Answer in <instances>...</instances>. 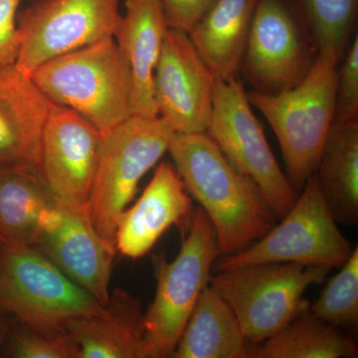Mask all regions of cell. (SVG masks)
I'll list each match as a JSON object with an SVG mask.
<instances>
[{
  "instance_id": "cell-1",
  "label": "cell",
  "mask_w": 358,
  "mask_h": 358,
  "mask_svg": "<svg viewBox=\"0 0 358 358\" xmlns=\"http://www.w3.org/2000/svg\"><path fill=\"white\" fill-rule=\"evenodd\" d=\"M167 152L190 196L208 216L220 256L243 252L277 224L255 181L231 166L206 133H174Z\"/></svg>"
},
{
  "instance_id": "cell-2",
  "label": "cell",
  "mask_w": 358,
  "mask_h": 358,
  "mask_svg": "<svg viewBox=\"0 0 358 358\" xmlns=\"http://www.w3.org/2000/svg\"><path fill=\"white\" fill-rule=\"evenodd\" d=\"M52 103L83 115L101 134L131 115V75L113 36L47 61L30 75Z\"/></svg>"
},
{
  "instance_id": "cell-3",
  "label": "cell",
  "mask_w": 358,
  "mask_h": 358,
  "mask_svg": "<svg viewBox=\"0 0 358 358\" xmlns=\"http://www.w3.org/2000/svg\"><path fill=\"white\" fill-rule=\"evenodd\" d=\"M341 58L320 50L307 78L275 95L247 92L250 103L262 113L277 136L286 176L296 192L315 173L334 122L336 69Z\"/></svg>"
},
{
  "instance_id": "cell-4",
  "label": "cell",
  "mask_w": 358,
  "mask_h": 358,
  "mask_svg": "<svg viewBox=\"0 0 358 358\" xmlns=\"http://www.w3.org/2000/svg\"><path fill=\"white\" fill-rule=\"evenodd\" d=\"M173 134L159 117L134 115L101 134L87 209L96 232L110 246L115 248L117 224L141 179L169 150Z\"/></svg>"
},
{
  "instance_id": "cell-5",
  "label": "cell",
  "mask_w": 358,
  "mask_h": 358,
  "mask_svg": "<svg viewBox=\"0 0 358 358\" xmlns=\"http://www.w3.org/2000/svg\"><path fill=\"white\" fill-rule=\"evenodd\" d=\"M0 308L44 334L64 333L72 320L106 312L38 249L6 245H0Z\"/></svg>"
},
{
  "instance_id": "cell-6",
  "label": "cell",
  "mask_w": 358,
  "mask_h": 358,
  "mask_svg": "<svg viewBox=\"0 0 358 358\" xmlns=\"http://www.w3.org/2000/svg\"><path fill=\"white\" fill-rule=\"evenodd\" d=\"M187 234L178 256L155 264L157 292L145 313L143 358L173 357L193 308L208 286L214 263L220 257L217 238L201 207L190 216Z\"/></svg>"
},
{
  "instance_id": "cell-7",
  "label": "cell",
  "mask_w": 358,
  "mask_h": 358,
  "mask_svg": "<svg viewBox=\"0 0 358 358\" xmlns=\"http://www.w3.org/2000/svg\"><path fill=\"white\" fill-rule=\"evenodd\" d=\"M331 268L299 263H260L219 271L209 285L232 308L249 343L285 329L308 306L303 296L324 282Z\"/></svg>"
},
{
  "instance_id": "cell-8",
  "label": "cell",
  "mask_w": 358,
  "mask_h": 358,
  "mask_svg": "<svg viewBox=\"0 0 358 358\" xmlns=\"http://www.w3.org/2000/svg\"><path fill=\"white\" fill-rule=\"evenodd\" d=\"M319 54L301 0H261L239 73L254 92L275 95L301 84Z\"/></svg>"
},
{
  "instance_id": "cell-9",
  "label": "cell",
  "mask_w": 358,
  "mask_h": 358,
  "mask_svg": "<svg viewBox=\"0 0 358 358\" xmlns=\"http://www.w3.org/2000/svg\"><path fill=\"white\" fill-rule=\"evenodd\" d=\"M315 174L308 178L281 222L243 252L220 256L214 272L260 263H299L341 268L352 255Z\"/></svg>"
},
{
  "instance_id": "cell-10",
  "label": "cell",
  "mask_w": 358,
  "mask_h": 358,
  "mask_svg": "<svg viewBox=\"0 0 358 358\" xmlns=\"http://www.w3.org/2000/svg\"><path fill=\"white\" fill-rule=\"evenodd\" d=\"M239 76L216 79L206 134L231 166L255 181L278 219L286 215L299 193L275 160L262 124L251 109Z\"/></svg>"
},
{
  "instance_id": "cell-11",
  "label": "cell",
  "mask_w": 358,
  "mask_h": 358,
  "mask_svg": "<svg viewBox=\"0 0 358 358\" xmlns=\"http://www.w3.org/2000/svg\"><path fill=\"white\" fill-rule=\"evenodd\" d=\"M121 0H36L17 22L16 67L32 74L68 52L113 36Z\"/></svg>"
},
{
  "instance_id": "cell-12",
  "label": "cell",
  "mask_w": 358,
  "mask_h": 358,
  "mask_svg": "<svg viewBox=\"0 0 358 358\" xmlns=\"http://www.w3.org/2000/svg\"><path fill=\"white\" fill-rule=\"evenodd\" d=\"M216 77L187 33L169 27L154 75L157 115L176 134L206 133Z\"/></svg>"
},
{
  "instance_id": "cell-13",
  "label": "cell",
  "mask_w": 358,
  "mask_h": 358,
  "mask_svg": "<svg viewBox=\"0 0 358 358\" xmlns=\"http://www.w3.org/2000/svg\"><path fill=\"white\" fill-rule=\"evenodd\" d=\"M101 133L83 115L52 106L42 134L38 171L61 203L87 208Z\"/></svg>"
},
{
  "instance_id": "cell-14",
  "label": "cell",
  "mask_w": 358,
  "mask_h": 358,
  "mask_svg": "<svg viewBox=\"0 0 358 358\" xmlns=\"http://www.w3.org/2000/svg\"><path fill=\"white\" fill-rule=\"evenodd\" d=\"M36 249L99 303L107 306L117 250L96 232L88 209L62 204L57 222L44 233Z\"/></svg>"
},
{
  "instance_id": "cell-15",
  "label": "cell",
  "mask_w": 358,
  "mask_h": 358,
  "mask_svg": "<svg viewBox=\"0 0 358 358\" xmlns=\"http://www.w3.org/2000/svg\"><path fill=\"white\" fill-rule=\"evenodd\" d=\"M192 199L176 166L162 162L140 199L117 224L115 249L127 258L147 255L171 226L190 218Z\"/></svg>"
},
{
  "instance_id": "cell-16",
  "label": "cell",
  "mask_w": 358,
  "mask_h": 358,
  "mask_svg": "<svg viewBox=\"0 0 358 358\" xmlns=\"http://www.w3.org/2000/svg\"><path fill=\"white\" fill-rule=\"evenodd\" d=\"M54 103L15 64H0V166L38 169L45 122Z\"/></svg>"
},
{
  "instance_id": "cell-17",
  "label": "cell",
  "mask_w": 358,
  "mask_h": 358,
  "mask_svg": "<svg viewBox=\"0 0 358 358\" xmlns=\"http://www.w3.org/2000/svg\"><path fill=\"white\" fill-rule=\"evenodd\" d=\"M113 38L129 66L131 115L159 117L154 75L169 26L160 0H124Z\"/></svg>"
},
{
  "instance_id": "cell-18",
  "label": "cell",
  "mask_w": 358,
  "mask_h": 358,
  "mask_svg": "<svg viewBox=\"0 0 358 358\" xmlns=\"http://www.w3.org/2000/svg\"><path fill=\"white\" fill-rule=\"evenodd\" d=\"M61 206L38 169L0 167V245L36 248Z\"/></svg>"
},
{
  "instance_id": "cell-19",
  "label": "cell",
  "mask_w": 358,
  "mask_h": 358,
  "mask_svg": "<svg viewBox=\"0 0 358 358\" xmlns=\"http://www.w3.org/2000/svg\"><path fill=\"white\" fill-rule=\"evenodd\" d=\"M66 331L78 358H143L145 313L141 301L124 289L110 294L103 315L72 320Z\"/></svg>"
},
{
  "instance_id": "cell-20",
  "label": "cell",
  "mask_w": 358,
  "mask_h": 358,
  "mask_svg": "<svg viewBox=\"0 0 358 358\" xmlns=\"http://www.w3.org/2000/svg\"><path fill=\"white\" fill-rule=\"evenodd\" d=\"M261 0H215L189 33L216 79L238 76Z\"/></svg>"
},
{
  "instance_id": "cell-21",
  "label": "cell",
  "mask_w": 358,
  "mask_h": 358,
  "mask_svg": "<svg viewBox=\"0 0 358 358\" xmlns=\"http://www.w3.org/2000/svg\"><path fill=\"white\" fill-rule=\"evenodd\" d=\"M236 315L210 285L199 296L173 358H248L250 348Z\"/></svg>"
},
{
  "instance_id": "cell-22",
  "label": "cell",
  "mask_w": 358,
  "mask_h": 358,
  "mask_svg": "<svg viewBox=\"0 0 358 358\" xmlns=\"http://www.w3.org/2000/svg\"><path fill=\"white\" fill-rule=\"evenodd\" d=\"M315 176L334 220L358 223V120L334 121Z\"/></svg>"
},
{
  "instance_id": "cell-23",
  "label": "cell",
  "mask_w": 358,
  "mask_h": 358,
  "mask_svg": "<svg viewBox=\"0 0 358 358\" xmlns=\"http://www.w3.org/2000/svg\"><path fill=\"white\" fill-rule=\"evenodd\" d=\"M357 341L305 310L298 317L256 348L253 358H355Z\"/></svg>"
},
{
  "instance_id": "cell-24",
  "label": "cell",
  "mask_w": 358,
  "mask_h": 358,
  "mask_svg": "<svg viewBox=\"0 0 358 358\" xmlns=\"http://www.w3.org/2000/svg\"><path fill=\"white\" fill-rule=\"evenodd\" d=\"M319 319L339 329L358 326V248L329 280L322 293L308 307Z\"/></svg>"
},
{
  "instance_id": "cell-25",
  "label": "cell",
  "mask_w": 358,
  "mask_h": 358,
  "mask_svg": "<svg viewBox=\"0 0 358 358\" xmlns=\"http://www.w3.org/2000/svg\"><path fill=\"white\" fill-rule=\"evenodd\" d=\"M320 50L341 58L355 30L358 0H301Z\"/></svg>"
},
{
  "instance_id": "cell-26",
  "label": "cell",
  "mask_w": 358,
  "mask_h": 358,
  "mask_svg": "<svg viewBox=\"0 0 358 358\" xmlns=\"http://www.w3.org/2000/svg\"><path fill=\"white\" fill-rule=\"evenodd\" d=\"M11 355L17 358H78V350L67 331L44 334L23 326L11 336Z\"/></svg>"
},
{
  "instance_id": "cell-27",
  "label": "cell",
  "mask_w": 358,
  "mask_h": 358,
  "mask_svg": "<svg viewBox=\"0 0 358 358\" xmlns=\"http://www.w3.org/2000/svg\"><path fill=\"white\" fill-rule=\"evenodd\" d=\"M358 120V33L345 49L336 69L334 121Z\"/></svg>"
},
{
  "instance_id": "cell-28",
  "label": "cell",
  "mask_w": 358,
  "mask_h": 358,
  "mask_svg": "<svg viewBox=\"0 0 358 358\" xmlns=\"http://www.w3.org/2000/svg\"><path fill=\"white\" fill-rule=\"evenodd\" d=\"M171 28L189 34L215 0H160Z\"/></svg>"
},
{
  "instance_id": "cell-29",
  "label": "cell",
  "mask_w": 358,
  "mask_h": 358,
  "mask_svg": "<svg viewBox=\"0 0 358 358\" xmlns=\"http://www.w3.org/2000/svg\"><path fill=\"white\" fill-rule=\"evenodd\" d=\"M22 0H0V64L15 63L18 52L17 13Z\"/></svg>"
},
{
  "instance_id": "cell-30",
  "label": "cell",
  "mask_w": 358,
  "mask_h": 358,
  "mask_svg": "<svg viewBox=\"0 0 358 358\" xmlns=\"http://www.w3.org/2000/svg\"><path fill=\"white\" fill-rule=\"evenodd\" d=\"M7 327L3 322L0 320V353H1L2 345H3L4 339L6 338Z\"/></svg>"
},
{
  "instance_id": "cell-31",
  "label": "cell",
  "mask_w": 358,
  "mask_h": 358,
  "mask_svg": "<svg viewBox=\"0 0 358 358\" xmlns=\"http://www.w3.org/2000/svg\"><path fill=\"white\" fill-rule=\"evenodd\" d=\"M0 167H1V166H0Z\"/></svg>"
}]
</instances>
